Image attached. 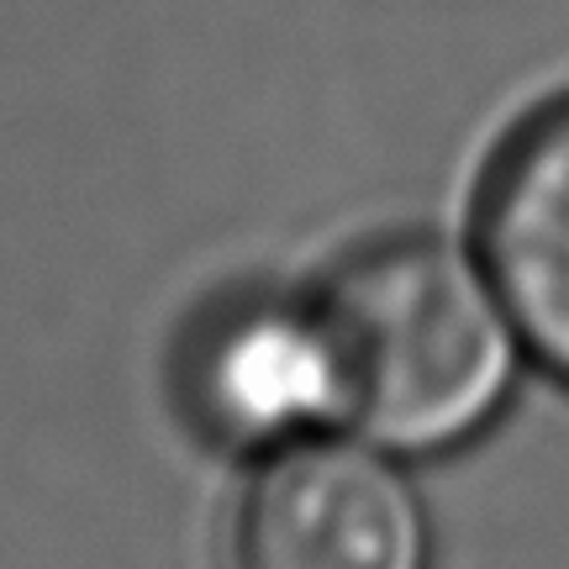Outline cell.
<instances>
[{
    "label": "cell",
    "instance_id": "obj_1",
    "mask_svg": "<svg viewBox=\"0 0 569 569\" xmlns=\"http://www.w3.org/2000/svg\"><path fill=\"white\" fill-rule=\"evenodd\" d=\"M317 301L343 365V427L401 459L486 438L532 359L486 259L438 232L348 248Z\"/></svg>",
    "mask_w": 569,
    "mask_h": 569
},
{
    "label": "cell",
    "instance_id": "obj_2",
    "mask_svg": "<svg viewBox=\"0 0 569 569\" xmlns=\"http://www.w3.org/2000/svg\"><path fill=\"white\" fill-rule=\"evenodd\" d=\"M411 459L359 432H317L259 459L232 569H438V528Z\"/></svg>",
    "mask_w": 569,
    "mask_h": 569
},
{
    "label": "cell",
    "instance_id": "obj_3",
    "mask_svg": "<svg viewBox=\"0 0 569 569\" xmlns=\"http://www.w3.org/2000/svg\"><path fill=\"white\" fill-rule=\"evenodd\" d=\"M174 396L196 432L274 453L343 422V365L317 290H227L174 348Z\"/></svg>",
    "mask_w": 569,
    "mask_h": 569
},
{
    "label": "cell",
    "instance_id": "obj_4",
    "mask_svg": "<svg viewBox=\"0 0 569 569\" xmlns=\"http://www.w3.org/2000/svg\"><path fill=\"white\" fill-rule=\"evenodd\" d=\"M475 253L528 353L569 386V96L543 101L496 148L475 206Z\"/></svg>",
    "mask_w": 569,
    "mask_h": 569
}]
</instances>
